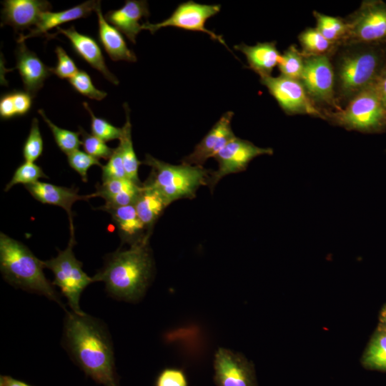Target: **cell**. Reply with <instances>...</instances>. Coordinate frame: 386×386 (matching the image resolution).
Listing matches in <instances>:
<instances>
[{"label":"cell","mask_w":386,"mask_h":386,"mask_svg":"<svg viewBox=\"0 0 386 386\" xmlns=\"http://www.w3.org/2000/svg\"><path fill=\"white\" fill-rule=\"evenodd\" d=\"M217 386H257L252 364L242 355L219 347L214 358Z\"/></svg>","instance_id":"4fadbf2b"},{"label":"cell","mask_w":386,"mask_h":386,"mask_svg":"<svg viewBox=\"0 0 386 386\" xmlns=\"http://www.w3.org/2000/svg\"><path fill=\"white\" fill-rule=\"evenodd\" d=\"M303 56H332L337 46L325 39L316 28H307L298 35Z\"/></svg>","instance_id":"4316f807"},{"label":"cell","mask_w":386,"mask_h":386,"mask_svg":"<svg viewBox=\"0 0 386 386\" xmlns=\"http://www.w3.org/2000/svg\"><path fill=\"white\" fill-rule=\"evenodd\" d=\"M83 106L91 117V129L92 134L102 139L105 142L121 139L123 134L122 128L117 127L109 123L107 120L96 117L86 102H83Z\"/></svg>","instance_id":"d6a6232c"},{"label":"cell","mask_w":386,"mask_h":386,"mask_svg":"<svg viewBox=\"0 0 386 386\" xmlns=\"http://www.w3.org/2000/svg\"><path fill=\"white\" fill-rule=\"evenodd\" d=\"M95 12L98 17V38L110 59L113 61H136L135 54L128 48L121 32L105 19L100 6Z\"/></svg>","instance_id":"7402d4cb"},{"label":"cell","mask_w":386,"mask_h":386,"mask_svg":"<svg viewBox=\"0 0 386 386\" xmlns=\"http://www.w3.org/2000/svg\"><path fill=\"white\" fill-rule=\"evenodd\" d=\"M79 133L82 137L81 144L86 153L96 158L109 159L112 155L114 149L110 148L104 141L99 137L87 133L84 129L79 127Z\"/></svg>","instance_id":"e575fe53"},{"label":"cell","mask_w":386,"mask_h":386,"mask_svg":"<svg viewBox=\"0 0 386 386\" xmlns=\"http://www.w3.org/2000/svg\"><path fill=\"white\" fill-rule=\"evenodd\" d=\"M149 237V234L141 237L129 249H118L108 255L103 268L92 277L94 282H104L107 292L117 300L139 301L152 275Z\"/></svg>","instance_id":"7a4b0ae2"},{"label":"cell","mask_w":386,"mask_h":386,"mask_svg":"<svg viewBox=\"0 0 386 386\" xmlns=\"http://www.w3.org/2000/svg\"><path fill=\"white\" fill-rule=\"evenodd\" d=\"M151 167L149 179L143 184L157 190L167 205L182 198H193L202 185L207 184L209 171L202 166L173 165L146 154L143 162Z\"/></svg>","instance_id":"5b68a950"},{"label":"cell","mask_w":386,"mask_h":386,"mask_svg":"<svg viewBox=\"0 0 386 386\" xmlns=\"http://www.w3.org/2000/svg\"><path fill=\"white\" fill-rule=\"evenodd\" d=\"M260 82L287 114H307L323 119L322 112L310 100L300 80L279 75L260 77Z\"/></svg>","instance_id":"8fae6325"},{"label":"cell","mask_w":386,"mask_h":386,"mask_svg":"<svg viewBox=\"0 0 386 386\" xmlns=\"http://www.w3.org/2000/svg\"><path fill=\"white\" fill-rule=\"evenodd\" d=\"M323 119L347 130L367 134L386 131V110L375 83L355 96L345 107L323 113Z\"/></svg>","instance_id":"8992f818"},{"label":"cell","mask_w":386,"mask_h":386,"mask_svg":"<svg viewBox=\"0 0 386 386\" xmlns=\"http://www.w3.org/2000/svg\"><path fill=\"white\" fill-rule=\"evenodd\" d=\"M39 178L48 179L42 169L34 162H24L14 172L9 182L6 184L4 191L6 192L17 184L25 185L36 183Z\"/></svg>","instance_id":"1f68e13d"},{"label":"cell","mask_w":386,"mask_h":386,"mask_svg":"<svg viewBox=\"0 0 386 386\" xmlns=\"http://www.w3.org/2000/svg\"><path fill=\"white\" fill-rule=\"evenodd\" d=\"M379 98L386 110V65L375 82Z\"/></svg>","instance_id":"7bdbcfd3"},{"label":"cell","mask_w":386,"mask_h":386,"mask_svg":"<svg viewBox=\"0 0 386 386\" xmlns=\"http://www.w3.org/2000/svg\"><path fill=\"white\" fill-rule=\"evenodd\" d=\"M365 367L386 371V331L378 330L369 343L362 357Z\"/></svg>","instance_id":"f1b7e54d"},{"label":"cell","mask_w":386,"mask_h":386,"mask_svg":"<svg viewBox=\"0 0 386 386\" xmlns=\"http://www.w3.org/2000/svg\"><path fill=\"white\" fill-rule=\"evenodd\" d=\"M67 160L69 166L81 176L84 182L87 181V172L91 166H103L98 159L79 149L67 154Z\"/></svg>","instance_id":"8d00e7d4"},{"label":"cell","mask_w":386,"mask_h":386,"mask_svg":"<svg viewBox=\"0 0 386 386\" xmlns=\"http://www.w3.org/2000/svg\"><path fill=\"white\" fill-rule=\"evenodd\" d=\"M44 262L21 242L0 234V268L4 278L13 286L45 296L64 309L52 282L45 277Z\"/></svg>","instance_id":"277c9868"},{"label":"cell","mask_w":386,"mask_h":386,"mask_svg":"<svg viewBox=\"0 0 386 386\" xmlns=\"http://www.w3.org/2000/svg\"><path fill=\"white\" fill-rule=\"evenodd\" d=\"M233 116V112H225L196 145L193 152L182 159V164L202 167L209 158H214L235 137L231 126Z\"/></svg>","instance_id":"5bb4252c"},{"label":"cell","mask_w":386,"mask_h":386,"mask_svg":"<svg viewBox=\"0 0 386 386\" xmlns=\"http://www.w3.org/2000/svg\"><path fill=\"white\" fill-rule=\"evenodd\" d=\"M305 56L295 44L290 45L281 55L278 64L280 75L300 80L304 69Z\"/></svg>","instance_id":"f546056e"},{"label":"cell","mask_w":386,"mask_h":386,"mask_svg":"<svg viewBox=\"0 0 386 386\" xmlns=\"http://www.w3.org/2000/svg\"><path fill=\"white\" fill-rule=\"evenodd\" d=\"M149 16L147 1L127 0L118 9L109 11L104 18L133 44L136 43L137 34L142 30L139 21Z\"/></svg>","instance_id":"d6986e66"},{"label":"cell","mask_w":386,"mask_h":386,"mask_svg":"<svg viewBox=\"0 0 386 386\" xmlns=\"http://www.w3.org/2000/svg\"><path fill=\"white\" fill-rule=\"evenodd\" d=\"M0 386H31L22 381L12 378L10 376L1 375L0 377Z\"/></svg>","instance_id":"ee69618b"},{"label":"cell","mask_w":386,"mask_h":386,"mask_svg":"<svg viewBox=\"0 0 386 386\" xmlns=\"http://www.w3.org/2000/svg\"><path fill=\"white\" fill-rule=\"evenodd\" d=\"M100 209L111 214L124 242L131 244L141 237H138V233L145 226L140 220L134 204L121 207L104 205Z\"/></svg>","instance_id":"cb8c5ba5"},{"label":"cell","mask_w":386,"mask_h":386,"mask_svg":"<svg viewBox=\"0 0 386 386\" xmlns=\"http://www.w3.org/2000/svg\"><path fill=\"white\" fill-rule=\"evenodd\" d=\"M154 386H189V381L183 370L167 367L157 375Z\"/></svg>","instance_id":"ab89813d"},{"label":"cell","mask_w":386,"mask_h":386,"mask_svg":"<svg viewBox=\"0 0 386 386\" xmlns=\"http://www.w3.org/2000/svg\"><path fill=\"white\" fill-rule=\"evenodd\" d=\"M69 82L77 92L89 99L100 101L107 96V92L94 86L90 76L85 71L80 70L69 79Z\"/></svg>","instance_id":"d590c367"},{"label":"cell","mask_w":386,"mask_h":386,"mask_svg":"<svg viewBox=\"0 0 386 386\" xmlns=\"http://www.w3.org/2000/svg\"><path fill=\"white\" fill-rule=\"evenodd\" d=\"M234 49L244 54L249 67L259 77L271 76L281 59L282 54L277 50L275 41L259 42L254 46L241 43L235 45Z\"/></svg>","instance_id":"44dd1931"},{"label":"cell","mask_w":386,"mask_h":386,"mask_svg":"<svg viewBox=\"0 0 386 386\" xmlns=\"http://www.w3.org/2000/svg\"><path fill=\"white\" fill-rule=\"evenodd\" d=\"M16 67L21 77L24 89L34 96L51 73V67L45 65L37 55L23 42H18L15 50Z\"/></svg>","instance_id":"2e32d148"},{"label":"cell","mask_w":386,"mask_h":386,"mask_svg":"<svg viewBox=\"0 0 386 386\" xmlns=\"http://www.w3.org/2000/svg\"><path fill=\"white\" fill-rule=\"evenodd\" d=\"M56 34H62L70 41L74 51L91 67L99 71L111 83L117 85L119 80L109 70L99 44L91 36L79 33L71 26L67 29L56 28Z\"/></svg>","instance_id":"e0dca14e"},{"label":"cell","mask_w":386,"mask_h":386,"mask_svg":"<svg viewBox=\"0 0 386 386\" xmlns=\"http://www.w3.org/2000/svg\"><path fill=\"white\" fill-rule=\"evenodd\" d=\"M330 59L335 74V99L341 109L375 82L386 65V44H342Z\"/></svg>","instance_id":"3957f363"},{"label":"cell","mask_w":386,"mask_h":386,"mask_svg":"<svg viewBox=\"0 0 386 386\" xmlns=\"http://www.w3.org/2000/svg\"><path fill=\"white\" fill-rule=\"evenodd\" d=\"M0 116L3 119H9L16 117L11 93L4 94L0 99Z\"/></svg>","instance_id":"b9f144b4"},{"label":"cell","mask_w":386,"mask_h":386,"mask_svg":"<svg viewBox=\"0 0 386 386\" xmlns=\"http://www.w3.org/2000/svg\"><path fill=\"white\" fill-rule=\"evenodd\" d=\"M43 149V139L39 127V121L36 118H34L29 134L23 146V156L25 161L34 162L41 155Z\"/></svg>","instance_id":"836d02e7"},{"label":"cell","mask_w":386,"mask_h":386,"mask_svg":"<svg viewBox=\"0 0 386 386\" xmlns=\"http://www.w3.org/2000/svg\"><path fill=\"white\" fill-rule=\"evenodd\" d=\"M10 93L16 117L27 114L31 107L33 96L26 91H13Z\"/></svg>","instance_id":"60d3db41"},{"label":"cell","mask_w":386,"mask_h":386,"mask_svg":"<svg viewBox=\"0 0 386 386\" xmlns=\"http://www.w3.org/2000/svg\"><path fill=\"white\" fill-rule=\"evenodd\" d=\"M55 53L57 56V64L51 67V73L60 79H70L74 77L79 70L74 61L61 46H56Z\"/></svg>","instance_id":"74e56055"},{"label":"cell","mask_w":386,"mask_h":386,"mask_svg":"<svg viewBox=\"0 0 386 386\" xmlns=\"http://www.w3.org/2000/svg\"><path fill=\"white\" fill-rule=\"evenodd\" d=\"M25 188L37 201L43 204L62 207L68 214L71 233H74L71 211L73 204L79 200L87 201L94 197V193L89 195H79L77 188H67L41 182L25 185Z\"/></svg>","instance_id":"ac0fdd59"},{"label":"cell","mask_w":386,"mask_h":386,"mask_svg":"<svg viewBox=\"0 0 386 386\" xmlns=\"http://www.w3.org/2000/svg\"><path fill=\"white\" fill-rule=\"evenodd\" d=\"M137 214L146 227H151L167 207L162 195L144 184L134 203Z\"/></svg>","instance_id":"d4e9b609"},{"label":"cell","mask_w":386,"mask_h":386,"mask_svg":"<svg viewBox=\"0 0 386 386\" xmlns=\"http://www.w3.org/2000/svg\"><path fill=\"white\" fill-rule=\"evenodd\" d=\"M219 4H202L188 1L180 4L170 15L164 21L152 24L146 21L142 24V30H148L151 34L157 30L168 27H177L179 29L200 31L208 34L211 39L219 41L229 49L227 44L222 37L205 27V23L209 18L219 12Z\"/></svg>","instance_id":"30bf717a"},{"label":"cell","mask_w":386,"mask_h":386,"mask_svg":"<svg viewBox=\"0 0 386 386\" xmlns=\"http://www.w3.org/2000/svg\"><path fill=\"white\" fill-rule=\"evenodd\" d=\"M64 341L72 360L86 375L104 386H119L111 337L99 320L66 311Z\"/></svg>","instance_id":"6da1fadb"},{"label":"cell","mask_w":386,"mask_h":386,"mask_svg":"<svg viewBox=\"0 0 386 386\" xmlns=\"http://www.w3.org/2000/svg\"><path fill=\"white\" fill-rule=\"evenodd\" d=\"M102 182L127 178L120 150L118 147L114 149L107 163L102 167Z\"/></svg>","instance_id":"f35d334b"},{"label":"cell","mask_w":386,"mask_h":386,"mask_svg":"<svg viewBox=\"0 0 386 386\" xmlns=\"http://www.w3.org/2000/svg\"><path fill=\"white\" fill-rule=\"evenodd\" d=\"M272 154L271 148L259 147L249 141L235 137L214 156L218 169L210 174L207 184L212 189L224 177L245 170L255 157Z\"/></svg>","instance_id":"7c38bea8"},{"label":"cell","mask_w":386,"mask_h":386,"mask_svg":"<svg viewBox=\"0 0 386 386\" xmlns=\"http://www.w3.org/2000/svg\"><path fill=\"white\" fill-rule=\"evenodd\" d=\"M378 330L386 331V305L382 309L380 315V325Z\"/></svg>","instance_id":"f6af8a7d"},{"label":"cell","mask_w":386,"mask_h":386,"mask_svg":"<svg viewBox=\"0 0 386 386\" xmlns=\"http://www.w3.org/2000/svg\"><path fill=\"white\" fill-rule=\"evenodd\" d=\"M124 108L126 113V122L122 127L123 134L119 139L118 147L120 150L127 178L138 184H142L138 178V169L141 162L138 160L133 147L129 109L127 103L124 104Z\"/></svg>","instance_id":"484cf974"},{"label":"cell","mask_w":386,"mask_h":386,"mask_svg":"<svg viewBox=\"0 0 386 386\" xmlns=\"http://www.w3.org/2000/svg\"><path fill=\"white\" fill-rule=\"evenodd\" d=\"M316 29L329 41L336 46L344 44L348 33L345 19L328 16L317 11H313Z\"/></svg>","instance_id":"83f0119b"},{"label":"cell","mask_w":386,"mask_h":386,"mask_svg":"<svg viewBox=\"0 0 386 386\" xmlns=\"http://www.w3.org/2000/svg\"><path fill=\"white\" fill-rule=\"evenodd\" d=\"M300 81L322 115L325 112L340 109L335 99V74L330 56H305Z\"/></svg>","instance_id":"ba28073f"},{"label":"cell","mask_w":386,"mask_h":386,"mask_svg":"<svg viewBox=\"0 0 386 386\" xmlns=\"http://www.w3.org/2000/svg\"><path fill=\"white\" fill-rule=\"evenodd\" d=\"M142 184H138L128 178L112 179L96 187L94 197H101L105 199L104 205L121 207L134 204Z\"/></svg>","instance_id":"603a6c76"},{"label":"cell","mask_w":386,"mask_h":386,"mask_svg":"<svg viewBox=\"0 0 386 386\" xmlns=\"http://www.w3.org/2000/svg\"><path fill=\"white\" fill-rule=\"evenodd\" d=\"M2 4L1 24L9 25L16 31L36 26L41 14L51 9L45 0H5Z\"/></svg>","instance_id":"9a60e30c"},{"label":"cell","mask_w":386,"mask_h":386,"mask_svg":"<svg viewBox=\"0 0 386 386\" xmlns=\"http://www.w3.org/2000/svg\"><path fill=\"white\" fill-rule=\"evenodd\" d=\"M101 4L100 1H86L69 9L52 12L51 11L43 13L39 22L34 29H29V32L24 35L20 34L17 39L18 42L25 41L26 39L37 36L44 35L49 38L48 31L51 29L59 27L60 24L74 21L81 18H86L92 11H95Z\"/></svg>","instance_id":"ffe728a7"},{"label":"cell","mask_w":386,"mask_h":386,"mask_svg":"<svg viewBox=\"0 0 386 386\" xmlns=\"http://www.w3.org/2000/svg\"><path fill=\"white\" fill-rule=\"evenodd\" d=\"M75 243L74 234H71L67 247L59 250L56 257L44 261V264L53 272L52 284L61 290L72 312L81 315L84 312L79 307L81 295L94 280L83 271L82 262L75 257L73 252Z\"/></svg>","instance_id":"52a82bcc"},{"label":"cell","mask_w":386,"mask_h":386,"mask_svg":"<svg viewBox=\"0 0 386 386\" xmlns=\"http://www.w3.org/2000/svg\"><path fill=\"white\" fill-rule=\"evenodd\" d=\"M348 33L345 44H386V3L363 1L359 8L345 18Z\"/></svg>","instance_id":"9c48e42d"},{"label":"cell","mask_w":386,"mask_h":386,"mask_svg":"<svg viewBox=\"0 0 386 386\" xmlns=\"http://www.w3.org/2000/svg\"><path fill=\"white\" fill-rule=\"evenodd\" d=\"M39 114L50 128L54 140L59 148L66 155L79 149L81 144L80 133L60 128L54 124L45 114L43 109H39Z\"/></svg>","instance_id":"4dcf8cb0"}]
</instances>
